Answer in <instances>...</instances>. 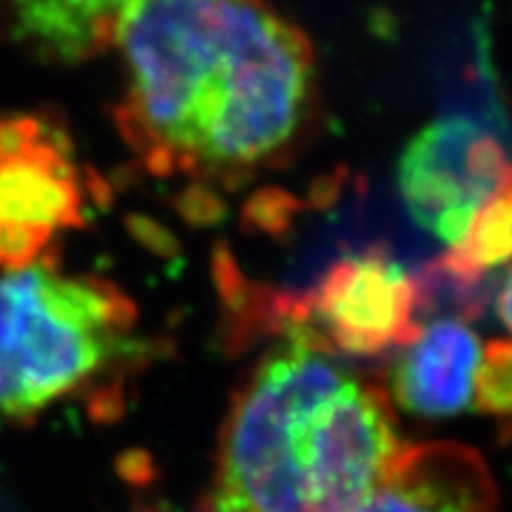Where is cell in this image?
Returning a JSON list of instances; mask_svg holds the SVG:
<instances>
[{
    "label": "cell",
    "instance_id": "cell-1",
    "mask_svg": "<svg viewBox=\"0 0 512 512\" xmlns=\"http://www.w3.org/2000/svg\"><path fill=\"white\" fill-rule=\"evenodd\" d=\"M112 48L121 136L152 174L228 178L271 162L311 105L306 36L266 0H126Z\"/></svg>",
    "mask_w": 512,
    "mask_h": 512
},
{
    "label": "cell",
    "instance_id": "cell-2",
    "mask_svg": "<svg viewBox=\"0 0 512 512\" xmlns=\"http://www.w3.org/2000/svg\"><path fill=\"white\" fill-rule=\"evenodd\" d=\"M403 448L380 389L294 323L230 401L202 512H349Z\"/></svg>",
    "mask_w": 512,
    "mask_h": 512
},
{
    "label": "cell",
    "instance_id": "cell-3",
    "mask_svg": "<svg viewBox=\"0 0 512 512\" xmlns=\"http://www.w3.org/2000/svg\"><path fill=\"white\" fill-rule=\"evenodd\" d=\"M136 304L110 280L69 273L50 252L0 275V425L88 401L98 415L124 401L138 366Z\"/></svg>",
    "mask_w": 512,
    "mask_h": 512
},
{
    "label": "cell",
    "instance_id": "cell-4",
    "mask_svg": "<svg viewBox=\"0 0 512 512\" xmlns=\"http://www.w3.org/2000/svg\"><path fill=\"white\" fill-rule=\"evenodd\" d=\"M81 209V171L64 131L34 114H0V268L53 252Z\"/></svg>",
    "mask_w": 512,
    "mask_h": 512
},
{
    "label": "cell",
    "instance_id": "cell-5",
    "mask_svg": "<svg viewBox=\"0 0 512 512\" xmlns=\"http://www.w3.org/2000/svg\"><path fill=\"white\" fill-rule=\"evenodd\" d=\"M510 174L501 140L475 119L451 114L432 121L406 145L399 190L413 221L453 249Z\"/></svg>",
    "mask_w": 512,
    "mask_h": 512
},
{
    "label": "cell",
    "instance_id": "cell-6",
    "mask_svg": "<svg viewBox=\"0 0 512 512\" xmlns=\"http://www.w3.org/2000/svg\"><path fill=\"white\" fill-rule=\"evenodd\" d=\"M332 351L377 356L418 335V283L382 252L349 256L330 268L304 306Z\"/></svg>",
    "mask_w": 512,
    "mask_h": 512
},
{
    "label": "cell",
    "instance_id": "cell-7",
    "mask_svg": "<svg viewBox=\"0 0 512 512\" xmlns=\"http://www.w3.org/2000/svg\"><path fill=\"white\" fill-rule=\"evenodd\" d=\"M349 512H498L494 475L460 444L406 446L389 475Z\"/></svg>",
    "mask_w": 512,
    "mask_h": 512
},
{
    "label": "cell",
    "instance_id": "cell-8",
    "mask_svg": "<svg viewBox=\"0 0 512 512\" xmlns=\"http://www.w3.org/2000/svg\"><path fill=\"white\" fill-rule=\"evenodd\" d=\"M482 342L460 320H434L396 358L392 396L406 413L453 418L475 406Z\"/></svg>",
    "mask_w": 512,
    "mask_h": 512
},
{
    "label": "cell",
    "instance_id": "cell-9",
    "mask_svg": "<svg viewBox=\"0 0 512 512\" xmlns=\"http://www.w3.org/2000/svg\"><path fill=\"white\" fill-rule=\"evenodd\" d=\"M126 0H0V34L53 64H81L112 48Z\"/></svg>",
    "mask_w": 512,
    "mask_h": 512
},
{
    "label": "cell",
    "instance_id": "cell-10",
    "mask_svg": "<svg viewBox=\"0 0 512 512\" xmlns=\"http://www.w3.org/2000/svg\"><path fill=\"white\" fill-rule=\"evenodd\" d=\"M512 261V174L482 204L460 245L446 256V268L460 280H475Z\"/></svg>",
    "mask_w": 512,
    "mask_h": 512
},
{
    "label": "cell",
    "instance_id": "cell-11",
    "mask_svg": "<svg viewBox=\"0 0 512 512\" xmlns=\"http://www.w3.org/2000/svg\"><path fill=\"white\" fill-rule=\"evenodd\" d=\"M472 411L512 422V342H491L479 363Z\"/></svg>",
    "mask_w": 512,
    "mask_h": 512
},
{
    "label": "cell",
    "instance_id": "cell-12",
    "mask_svg": "<svg viewBox=\"0 0 512 512\" xmlns=\"http://www.w3.org/2000/svg\"><path fill=\"white\" fill-rule=\"evenodd\" d=\"M498 316H501L503 325L512 335V271L508 273V278H505L501 294H498Z\"/></svg>",
    "mask_w": 512,
    "mask_h": 512
},
{
    "label": "cell",
    "instance_id": "cell-13",
    "mask_svg": "<svg viewBox=\"0 0 512 512\" xmlns=\"http://www.w3.org/2000/svg\"><path fill=\"white\" fill-rule=\"evenodd\" d=\"M138 512H157V510H138Z\"/></svg>",
    "mask_w": 512,
    "mask_h": 512
}]
</instances>
